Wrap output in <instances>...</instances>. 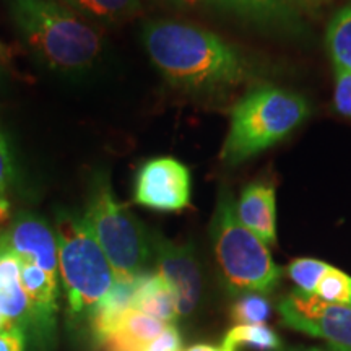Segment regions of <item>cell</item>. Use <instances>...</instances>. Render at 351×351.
<instances>
[{
    "label": "cell",
    "instance_id": "obj_15",
    "mask_svg": "<svg viewBox=\"0 0 351 351\" xmlns=\"http://www.w3.org/2000/svg\"><path fill=\"white\" fill-rule=\"evenodd\" d=\"M212 2L263 28L291 29L300 23L291 0H212Z\"/></svg>",
    "mask_w": 351,
    "mask_h": 351
},
{
    "label": "cell",
    "instance_id": "obj_1",
    "mask_svg": "<svg viewBox=\"0 0 351 351\" xmlns=\"http://www.w3.org/2000/svg\"><path fill=\"white\" fill-rule=\"evenodd\" d=\"M142 39L161 75L189 93L223 95L251 77L243 52L200 26L152 20L143 26Z\"/></svg>",
    "mask_w": 351,
    "mask_h": 351
},
{
    "label": "cell",
    "instance_id": "obj_8",
    "mask_svg": "<svg viewBox=\"0 0 351 351\" xmlns=\"http://www.w3.org/2000/svg\"><path fill=\"white\" fill-rule=\"evenodd\" d=\"M192 176L184 163L171 156L145 161L134 182V202L156 212H182L191 205Z\"/></svg>",
    "mask_w": 351,
    "mask_h": 351
},
{
    "label": "cell",
    "instance_id": "obj_14",
    "mask_svg": "<svg viewBox=\"0 0 351 351\" xmlns=\"http://www.w3.org/2000/svg\"><path fill=\"white\" fill-rule=\"evenodd\" d=\"M138 276H132V278L116 276L112 288L96 306L95 313L91 314L90 320H88V327H90L91 339L98 346L116 330L122 319L125 317V314L130 309H134Z\"/></svg>",
    "mask_w": 351,
    "mask_h": 351
},
{
    "label": "cell",
    "instance_id": "obj_29",
    "mask_svg": "<svg viewBox=\"0 0 351 351\" xmlns=\"http://www.w3.org/2000/svg\"><path fill=\"white\" fill-rule=\"evenodd\" d=\"M7 328H12V327L8 326V322H7L5 315H3V314H2V311H0V332H2V330H7Z\"/></svg>",
    "mask_w": 351,
    "mask_h": 351
},
{
    "label": "cell",
    "instance_id": "obj_18",
    "mask_svg": "<svg viewBox=\"0 0 351 351\" xmlns=\"http://www.w3.org/2000/svg\"><path fill=\"white\" fill-rule=\"evenodd\" d=\"M65 7L99 23L116 25L140 10V0H62Z\"/></svg>",
    "mask_w": 351,
    "mask_h": 351
},
{
    "label": "cell",
    "instance_id": "obj_17",
    "mask_svg": "<svg viewBox=\"0 0 351 351\" xmlns=\"http://www.w3.org/2000/svg\"><path fill=\"white\" fill-rule=\"evenodd\" d=\"M134 309L165 324H174L179 317L173 289L158 274H143L138 276Z\"/></svg>",
    "mask_w": 351,
    "mask_h": 351
},
{
    "label": "cell",
    "instance_id": "obj_3",
    "mask_svg": "<svg viewBox=\"0 0 351 351\" xmlns=\"http://www.w3.org/2000/svg\"><path fill=\"white\" fill-rule=\"evenodd\" d=\"M309 114V103L300 93L271 85L252 88L232 108L219 158L226 166H239L287 138Z\"/></svg>",
    "mask_w": 351,
    "mask_h": 351
},
{
    "label": "cell",
    "instance_id": "obj_27",
    "mask_svg": "<svg viewBox=\"0 0 351 351\" xmlns=\"http://www.w3.org/2000/svg\"><path fill=\"white\" fill-rule=\"evenodd\" d=\"M26 339L16 328H7L0 332V351H25Z\"/></svg>",
    "mask_w": 351,
    "mask_h": 351
},
{
    "label": "cell",
    "instance_id": "obj_10",
    "mask_svg": "<svg viewBox=\"0 0 351 351\" xmlns=\"http://www.w3.org/2000/svg\"><path fill=\"white\" fill-rule=\"evenodd\" d=\"M20 280L29 302V333L26 343H32L36 351L54 350L59 314V280L52 278L29 262H20Z\"/></svg>",
    "mask_w": 351,
    "mask_h": 351
},
{
    "label": "cell",
    "instance_id": "obj_9",
    "mask_svg": "<svg viewBox=\"0 0 351 351\" xmlns=\"http://www.w3.org/2000/svg\"><path fill=\"white\" fill-rule=\"evenodd\" d=\"M152 254L158 275L169 285L176 296L179 315H191L200 304L204 280L194 244H178L161 232H152Z\"/></svg>",
    "mask_w": 351,
    "mask_h": 351
},
{
    "label": "cell",
    "instance_id": "obj_22",
    "mask_svg": "<svg viewBox=\"0 0 351 351\" xmlns=\"http://www.w3.org/2000/svg\"><path fill=\"white\" fill-rule=\"evenodd\" d=\"M15 182V161L5 132L0 127V230L10 219V192Z\"/></svg>",
    "mask_w": 351,
    "mask_h": 351
},
{
    "label": "cell",
    "instance_id": "obj_2",
    "mask_svg": "<svg viewBox=\"0 0 351 351\" xmlns=\"http://www.w3.org/2000/svg\"><path fill=\"white\" fill-rule=\"evenodd\" d=\"M16 33L43 67L64 78H80L99 64L104 38L57 0H7Z\"/></svg>",
    "mask_w": 351,
    "mask_h": 351
},
{
    "label": "cell",
    "instance_id": "obj_6",
    "mask_svg": "<svg viewBox=\"0 0 351 351\" xmlns=\"http://www.w3.org/2000/svg\"><path fill=\"white\" fill-rule=\"evenodd\" d=\"M82 217L106 254L116 276L132 278L147 274L145 269L153 257L152 232L116 199L106 171L91 176L86 208Z\"/></svg>",
    "mask_w": 351,
    "mask_h": 351
},
{
    "label": "cell",
    "instance_id": "obj_30",
    "mask_svg": "<svg viewBox=\"0 0 351 351\" xmlns=\"http://www.w3.org/2000/svg\"><path fill=\"white\" fill-rule=\"evenodd\" d=\"M278 351H324L319 348H280Z\"/></svg>",
    "mask_w": 351,
    "mask_h": 351
},
{
    "label": "cell",
    "instance_id": "obj_5",
    "mask_svg": "<svg viewBox=\"0 0 351 351\" xmlns=\"http://www.w3.org/2000/svg\"><path fill=\"white\" fill-rule=\"evenodd\" d=\"M54 231L67 314L77 326L90 320L116 282V271L80 215L59 212Z\"/></svg>",
    "mask_w": 351,
    "mask_h": 351
},
{
    "label": "cell",
    "instance_id": "obj_7",
    "mask_svg": "<svg viewBox=\"0 0 351 351\" xmlns=\"http://www.w3.org/2000/svg\"><path fill=\"white\" fill-rule=\"evenodd\" d=\"M278 313L283 326L326 340L332 351H351V307L295 289L278 302Z\"/></svg>",
    "mask_w": 351,
    "mask_h": 351
},
{
    "label": "cell",
    "instance_id": "obj_19",
    "mask_svg": "<svg viewBox=\"0 0 351 351\" xmlns=\"http://www.w3.org/2000/svg\"><path fill=\"white\" fill-rule=\"evenodd\" d=\"M239 348H251L256 351H278L282 340L276 333L262 326H236L226 333L221 341V351H238Z\"/></svg>",
    "mask_w": 351,
    "mask_h": 351
},
{
    "label": "cell",
    "instance_id": "obj_20",
    "mask_svg": "<svg viewBox=\"0 0 351 351\" xmlns=\"http://www.w3.org/2000/svg\"><path fill=\"white\" fill-rule=\"evenodd\" d=\"M326 43L333 65L351 70V2L333 15L327 28Z\"/></svg>",
    "mask_w": 351,
    "mask_h": 351
},
{
    "label": "cell",
    "instance_id": "obj_28",
    "mask_svg": "<svg viewBox=\"0 0 351 351\" xmlns=\"http://www.w3.org/2000/svg\"><path fill=\"white\" fill-rule=\"evenodd\" d=\"M186 351H221V350L217 348V346H213V345H205V343H199V345H194V346H191V348L186 350Z\"/></svg>",
    "mask_w": 351,
    "mask_h": 351
},
{
    "label": "cell",
    "instance_id": "obj_33",
    "mask_svg": "<svg viewBox=\"0 0 351 351\" xmlns=\"http://www.w3.org/2000/svg\"><path fill=\"white\" fill-rule=\"evenodd\" d=\"M0 78H2V70H0Z\"/></svg>",
    "mask_w": 351,
    "mask_h": 351
},
{
    "label": "cell",
    "instance_id": "obj_25",
    "mask_svg": "<svg viewBox=\"0 0 351 351\" xmlns=\"http://www.w3.org/2000/svg\"><path fill=\"white\" fill-rule=\"evenodd\" d=\"M333 104L337 112L351 119V70L335 67V91Z\"/></svg>",
    "mask_w": 351,
    "mask_h": 351
},
{
    "label": "cell",
    "instance_id": "obj_16",
    "mask_svg": "<svg viewBox=\"0 0 351 351\" xmlns=\"http://www.w3.org/2000/svg\"><path fill=\"white\" fill-rule=\"evenodd\" d=\"M166 326L168 324L161 320L130 309L116 330L103 340L99 348L103 351H145Z\"/></svg>",
    "mask_w": 351,
    "mask_h": 351
},
{
    "label": "cell",
    "instance_id": "obj_4",
    "mask_svg": "<svg viewBox=\"0 0 351 351\" xmlns=\"http://www.w3.org/2000/svg\"><path fill=\"white\" fill-rule=\"evenodd\" d=\"M210 238L221 282L230 295H270L275 291L283 269L274 262L267 244L241 223L234 197L228 187L219 189Z\"/></svg>",
    "mask_w": 351,
    "mask_h": 351
},
{
    "label": "cell",
    "instance_id": "obj_21",
    "mask_svg": "<svg viewBox=\"0 0 351 351\" xmlns=\"http://www.w3.org/2000/svg\"><path fill=\"white\" fill-rule=\"evenodd\" d=\"M314 296L330 304L351 307V276L339 269L328 267V270L319 280Z\"/></svg>",
    "mask_w": 351,
    "mask_h": 351
},
{
    "label": "cell",
    "instance_id": "obj_12",
    "mask_svg": "<svg viewBox=\"0 0 351 351\" xmlns=\"http://www.w3.org/2000/svg\"><path fill=\"white\" fill-rule=\"evenodd\" d=\"M0 311L8 326L16 328L28 340L29 302L20 280V262L8 247L0 230Z\"/></svg>",
    "mask_w": 351,
    "mask_h": 351
},
{
    "label": "cell",
    "instance_id": "obj_11",
    "mask_svg": "<svg viewBox=\"0 0 351 351\" xmlns=\"http://www.w3.org/2000/svg\"><path fill=\"white\" fill-rule=\"evenodd\" d=\"M8 247L20 262H29L59 280V249L56 231L36 213L21 210L2 230Z\"/></svg>",
    "mask_w": 351,
    "mask_h": 351
},
{
    "label": "cell",
    "instance_id": "obj_13",
    "mask_svg": "<svg viewBox=\"0 0 351 351\" xmlns=\"http://www.w3.org/2000/svg\"><path fill=\"white\" fill-rule=\"evenodd\" d=\"M241 223L263 244L276 243V199L270 182L256 181L245 186L236 204Z\"/></svg>",
    "mask_w": 351,
    "mask_h": 351
},
{
    "label": "cell",
    "instance_id": "obj_23",
    "mask_svg": "<svg viewBox=\"0 0 351 351\" xmlns=\"http://www.w3.org/2000/svg\"><path fill=\"white\" fill-rule=\"evenodd\" d=\"M270 301L263 295L247 293L243 295L232 306V320L239 326H262L270 317Z\"/></svg>",
    "mask_w": 351,
    "mask_h": 351
},
{
    "label": "cell",
    "instance_id": "obj_31",
    "mask_svg": "<svg viewBox=\"0 0 351 351\" xmlns=\"http://www.w3.org/2000/svg\"><path fill=\"white\" fill-rule=\"evenodd\" d=\"M7 59V47L3 46L2 41H0V60H5Z\"/></svg>",
    "mask_w": 351,
    "mask_h": 351
},
{
    "label": "cell",
    "instance_id": "obj_24",
    "mask_svg": "<svg viewBox=\"0 0 351 351\" xmlns=\"http://www.w3.org/2000/svg\"><path fill=\"white\" fill-rule=\"evenodd\" d=\"M328 267H330L328 263L317 258H296L288 265L287 274L301 293L314 295L319 280L328 270Z\"/></svg>",
    "mask_w": 351,
    "mask_h": 351
},
{
    "label": "cell",
    "instance_id": "obj_26",
    "mask_svg": "<svg viewBox=\"0 0 351 351\" xmlns=\"http://www.w3.org/2000/svg\"><path fill=\"white\" fill-rule=\"evenodd\" d=\"M145 351H182L181 333L173 324H168L165 330L145 348Z\"/></svg>",
    "mask_w": 351,
    "mask_h": 351
},
{
    "label": "cell",
    "instance_id": "obj_32",
    "mask_svg": "<svg viewBox=\"0 0 351 351\" xmlns=\"http://www.w3.org/2000/svg\"><path fill=\"white\" fill-rule=\"evenodd\" d=\"M311 2H320V0H311Z\"/></svg>",
    "mask_w": 351,
    "mask_h": 351
}]
</instances>
